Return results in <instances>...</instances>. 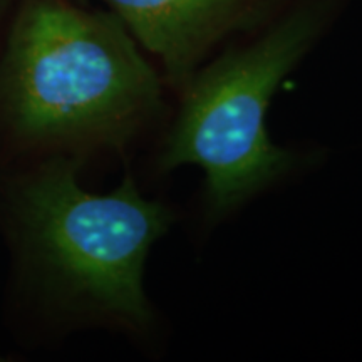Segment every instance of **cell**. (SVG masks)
I'll use <instances>...</instances> for the list:
<instances>
[{
	"label": "cell",
	"instance_id": "6da1fadb",
	"mask_svg": "<svg viewBox=\"0 0 362 362\" xmlns=\"http://www.w3.org/2000/svg\"><path fill=\"white\" fill-rule=\"evenodd\" d=\"M161 110V78L111 11L22 6L0 59V126L21 149L40 160L123 151Z\"/></svg>",
	"mask_w": 362,
	"mask_h": 362
},
{
	"label": "cell",
	"instance_id": "7a4b0ae2",
	"mask_svg": "<svg viewBox=\"0 0 362 362\" xmlns=\"http://www.w3.org/2000/svg\"><path fill=\"white\" fill-rule=\"evenodd\" d=\"M79 166L78 158H44L12 180L6 221L17 270L67 319L146 330L144 265L175 216L131 175L112 192H88Z\"/></svg>",
	"mask_w": 362,
	"mask_h": 362
},
{
	"label": "cell",
	"instance_id": "3957f363",
	"mask_svg": "<svg viewBox=\"0 0 362 362\" xmlns=\"http://www.w3.org/2000/svg\"><path fill=\"white\" fill-rule=\"evenodd\" d=\"M344 0H300L260 37L198 69L181 93L180 111L158 166H197L205 175L208 211L237 210L296 168L297 153L267 133L272 98L322 37Z\"/></svg>",
	"mask_w": 362,
	"mask_h": 362
},
{
	"label": "cell",
	"instance_id": "277c9868",
	"mask_svg": "<svg viewBox=\"0 0 362 362\" xmlns=\"http://www.w3.org/2000/svg\"><path fill=\"white\" fill-rule=\"evenodd\" d=\"M126 25L165 79L181 90L203 59L230 35L250 29L279 0H99Z\"/></svg>",
	"mask_w": 362,
	"mask_h": 362
}]
</instances>
